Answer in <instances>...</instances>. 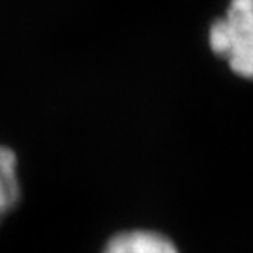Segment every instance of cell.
<instances>
[{
	"label": "cell",
	"instance_id": "obj_2",
	"mask_svg": "<svg viewBox=\"0 0 253 253\" xmlns=\"http://www.w3.org/2000/svg\"><path fill=\"white\" fill-rule=\"evenodd\" d=\"M101 253H178L172 242L152 231H124L111 236Z\"/></svg>",
	"mask_w": 253,
	"mask_h": 253
},
{
	"label": "cell",
	"instance_id": "obj_1",
	"mask_svg": "<svg viewBox=\"0 0 253 253\" xmlns=\"http://www.w3.org/2000/svg\"><path fill=\"white\" fill-rule=\"evenodd\" d=\"M208 47L236 77L253 81V0H229L208 27Z\"/></svg>",
	"mask_w": 253,
	"mask_h": 253
},
{
	"label": "cell",
	"instance_id": "obj_3",
	"mask_svg": "<svg viewBox=\"0 0 253 253\" xmlns=\"http://www.w3.org/2000/svg\"><path fill=\"white\" fill-rule=\"evenodd\" d=\"M23 197L19 176L17 154L8 146H0V225L19 207Z\"/></svg>",
	"mask_w": 253,
	"mask_h": 253
}]
</instances>
